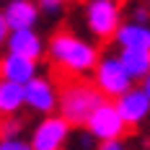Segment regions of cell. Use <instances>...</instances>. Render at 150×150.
Returning a JSON list of instances; mask_svg holds the SVG:
<instances>
[{
    "label": "cell",
    "instance_id": "cell-1",
    "mask_svg": "<svg viewBox=\"0 0 150 150\" xmlns=\"http://www.w3.org/2000/svg\"><path fill=\"white\" fill-rule=\"evenodd\" d=\"M44 52L57 70L75 75V78L91 75L93 65H96L98 54H101L93 42H86L83 36H78L75 31H67V29L54 31L44 42Z\"/></svg>",
    "mask_w": 150,
    "mask_h": 150
},
{
    "label": "cell",
    "instance_id": "cell-21",
    "mask_svg": "<svg viewBox=\"0 0 150 150\" xmlns=\"http://www.w3.org/2000/svg\"><path fill=\"white\" fill-rule=\"evenodd\" d=\"M140 88L145 91V96H148V98H150V73L145 75V78H142V80H140Z\"/></svg>",
    "mask_w": 150,
    "mask_h": 150
},
{
    "label": "cell",
    "instance_id": "cell-3",
    "mask_svg": "<svg viewBox=\"0 0 150 150\" xmlns=\"http://www.w3.org/2000/svg\"><path fill=\"white\" fill-rule=\"evenodd\" d=\"M122 5L119 0H88L83 8V21L93 39L98 42H111L114 31L122 23Z\"/></svg>",
    "mask_w": 150,
    "mask_h": 150
},
{
    "label": "cell",
    "instance_id": "cell-18",
    "mask_svg": "<svg viewBox=\"0 0 150 150\" xmlns=\"http://www.w3.org/2000/svg\"><path fill=\"white\" fill-rule=\"evenodd\" d=\"M129 21L150 23V8H148V5H132V11H129Z\"/></svg>",
    "mask_w": 150,
    "mask_h": 150
},
{
    "label": "cell",
    "instance_id": "cell-12",
    "mask_svg": "<svg viewBox=\"0 0 150 150\" xmlns=\"http://www.w3.org/2000/svg\"><path fill=\"white\" fill-rule=\"evenodd\" d=\"M111 42L117 47H132V49H150V23L140 21H124L122 18L119 29L114 31Z\"/></svg>",
    "mask_w": 150,
    "mask_h": 150
},
{
    "label": "cell",
    "instance_id": "cell-4",
    "mask_svg": "<svg viewBox=\"0 0 150 150\" xmlns=\"http://www.w3.org/2000/svg\"><path fill=\"white\" fill-rule=\"evenodd\" d=\"M91 78H93V86L98 88V93L104 98H117L129 86H135V80L127 75V70L122 67L117 54H98V60L91 70Z\"/></svg>",
    "mask_w": 150,
    "mask_h": 150
},
{
    "label": "cell",
    "instance_id": "cell-11",
    "mask_svg": "<svg viewBox=\"0 0 150 150\" xmlns=\"http://www.w3.org/2000/svg\"><path fill=\"white\" fill-rule=\"evenodd\" d=\"M39 73V60H31V57H23L18 52H5L0 57V78H8L13 83H26L29 78Z\"/></svg>",
    "mask_w": 150,
    "mask_h": 150
},
{
    "label": "cell",
    "instance_id": "cell-6",
    "mask_svg": "<svg viewBox=\"0 0 150 150\" xmlns=\"http://www.w3.org/2000/svg\"><path fill=\"white\" fill-rule=\"evenodd\" d=\"M70 135H73V124L65 117H60L57 111H52V114H44V119L34 127L29 148L31 150H62L70 142Z\"/></svg>",
    "mask_w": 150,
    "mask_h": 150
},
{
    "label": "cell",
    "instance_id": "cell-22",
    "mask_svg": "<svg viewBox=\"0 0 150 150\" xmlns=\"http://www.w3.org/2000/svg\"><path fill=\"white\" fill-rule=\"evenodd\" d=\"M65 3H67V0H65Z\"/></svg>",
    "mask_w": 150,
    "mask_h": 150
},
{
    "label": "cell",
    "instance_id": "cell-10",
    "mask_svg": "<svg viewBox=\"0 0 150 150\" xmlns=\"http://www.w3.org/2000/svg\"><path fill=\"white\" fill-rule=\"evenodd\" d=\"M3 18L8 23V29H31L39 23V8L36 0H3Z\"/></svg>",
    "mask_w": 150,
    "mask_h": 150
},
{
    "label": "cell",
    "instance_id": "cell-9",
    "mask_svg": "<svg viewBox=\"0 0 150 150\" xmlns=\"http://www.w3.org/2000/svg\"><path fill=\"white\" fill-rule=\"evenodd\" d=\"M3 47L8 52H18V54L31 57V60H42L44 57V39L36 31V26H31V29H11Z\"/></svg>",
    "mask_w": 150,
    "mask_h": 150
},
{
    "label": "cell",
    "instance_id": "cell-17",
    "mask_svg": "<svg viewBox=\"0 0 150 150\" xmlns=\"http://www.w3.org/2000/svg\"><path fill=\"white\" fill-rule=\"evenodd\" d=\"M62 5H65V0H36L39 13H44V16H60Z\"/></svg>",
    "mask_w": 150,
    "mask_h": 150
},
{
    "label": "cell",
    "instance_id": "cell-7",
    "mask_svg": "<svg viewBox=\"0 0 150 150\" xmlns=\"http://www.w3.org/2000/svg\"><path fill=\"white\" fill-rule=\"evenodd\" d=\"M23 106H29L36 114H52L57 111V88L54 80L47 75H34L23 83Z\"/></svg>",
    "mask_w": 150,
    "mask_h": 150
},
{
    "label": "cell",
    "instance_id": "cell-14",
    "mask_svg": "<svg viewBox=\"0 0 150 150\" xmlns=\"http://www.w3.org/2000/svg\"><path fill=\"white\" fill-rule=\"evenodd\" d=\"M23 109V86L0 78V117H11Z\"/></svg>",
    "mask_w": 150,
    "mask_h": 150
},
{
    "label": "cell",
    "instance_id": "cell-16",
    "mask_svg": "<svg viewBox=\"0 0 150 150\" xmlns=\"http://www.w3.org/2000/svg\"><path fill=\"white\" fill-rule=\"evenodd\" d=\"M0 150H31V148L29 140H23L21 135H13V137H0Z\"/></svg>",
    "mask_w": 150,
    "mask_h": 150
},
{
    "label": "cell",
    "instance_id": "cell-19",
    "mask_svg": "<svg viewBox=\"0 0 150 150\" xmlns=\"http://www.w3.org/2000/svg\"><path fill=\"white\" fill-rule=\"evenodd\" d=\"M98 148L101 150H122V137H114V140H104V142H98Z\"/></svg>",
    "mask_w": 150,
    "mask_h": 150
},
{
    "label": "cell",
    "instance_id": "cell-5",
    "mask_svg": "<svg viewBox=\"0 0 150 150\" xmlns=\"http://www.w3.org/2000/svg\"><path fill=\"white\" fill-rule=\"evenodd\" d=\"M86 132L93 137V142H104V140H114V137H124L127 135V124L124 119L119 117V111H117V106L111 98H104L101 104L96 106L93 111L88 114V119H86Z\"/></svg>",
    "mask_w": 150,
    "mask_h": 150
},
{
    "label": "cell",
    "instance_id": "cell-2",
    "mask_svg": "<svg viewBox=\"0 0 150 150\" xmlns=\"http://www.w3.org/2000/svg\"><path fill=\"white\" fill-rule=\"evenodd\" d=\"M104 101V96L93 83H83V80H73L67 86L57 91V114L65 117L73 127H83L88 114Z\"/></svg>",
    "mask_w": 150,
    "mask_h": 150
},
{
    "label": "cell",
    "instance_id": "cell-20",
    "mask_svg": "<svg viewBox=\"0 0 150 150\" xmlns=\"http://www.w3.org/2000/svg\"><path fill=\"white\" fill-rule=\"evenodd\" d=\"M8 23H5V18H3V13H0V47L5 44V36H8Z\"/></svg>",
    "mask_w": 150,
    "mask_h": 150
},
{
    "label": "cell",
    "instance_id": "cell-23",
    "mask_svg": "<svg viewBox=\"0 0 150 150\" xmlns=\"http://www.w3.org/2000/svg\"><path fill=\"white\" fill-rule=\"evenodd\" d=\"M148 3H150V0H148Z\"/></svg>",
    "mask_w": 150,
    "mask_h": 150
},
{
    "label": "cell",
    "instance_id": "cell-8",
    "mask_svg": "<svg viewBox=\"0 0 150 150\" xmlns=\"http://www.w3.org/2000/svg\"><path fill=\"white\" fill-rule=\"evenodd\" d=\"M119 117L124 119L127 127H140L142 122L150 117V98L145 96V91L140 86H129V88L119 93L117 98H111Z\"/></svg>",
    "mask_w": 150,
    "mask_h": 150
},
{
    "label": "cell",
    "instance_id": "cell-15",
    "mask_svg": "<svg viewBox=\"0 0 150 150\" xmlns=\"http://www.w3.org/2000/svg\"><path fill=\"white\" fill-rule=\"evenodd\" d=\"M21 132H23V122L16 114L0 117V137H13V135H21Z\"/></svg>",
    "mask_w": 150,
    "mask_h": 150
},
{
    "label": "cell",
    "instance_id": "cell-13",
    "mask_svg": "<svg viewBox=\"0 0 150 150\" xmlns=\"http://www.w3.org/2000/svg\"><path fill=\"white\" fill-rule=\"evenodd\" d=\"M119 62L127 70V75L140 83L145 75L150 73V49H132V47H119Z\"/></svg>",
    "mask_w": 150,
    "mask_h": 150
}]
</instances>
